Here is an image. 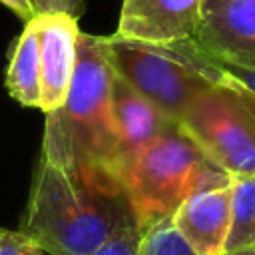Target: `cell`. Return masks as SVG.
Listing matches in <instances>:
<instances>
[{"label": "cell", "instance_id": "18", "mask_svg": "<svg viewBox=\"0 0 255 255\" xmlns=\"http://www.w3.org/2000/svg\"><path fill=\"white\" fill-rule=\"evenodd\" d=\"M8 10H12L18 18H22L24 20V24L28 22V20H32V14H30V10H28V6H26V2L24 0H0Z\"/></svg>", "mask_w": 255, "mask_h": 255}, {"label": "cell", "instance_id": "12", "mask_svg": "<svg viewBox=\"0 0 255 255\" xmlns=\"http://www.w3.org/2000/svg\"><path fill=\"white\" fill-rule=\"evenodd\" d=\"M229 191L231 221L223 253L255 245V175L229 177Z\"/></svg>", "mask_w": 255, "mask_h": 255}, {"label": "cell", "instance_id": "19", "mask_svg": "<svg viewBox=\"0 0 255 255\" xmlns=\"http://www.w3.org/2000/svg\"><path fill=\"white\" fill-rule=\"evenodd\" d=\"M223 255H255V245H249V247H241V249H235V251H227Z\"/></svg>", "mask_w": 255, "mask_h": 255}, {"label": "cell", "instance_id": "1", "mask_svg": "<svg viewBox=\"0 0 255 255\" xmlns=\"http://www.w3.org/2000/svg\"><path fill=\"white\" fill-rule=\"evenodd\" d=\"M112 78L104 36L80 32L76 68L64 104L46 114L42 155L84 175L116 183V128L112 118Z\"/></svg>", "mask_w": 255, "mask_h": 255}, {"label": "cell", "instance_id": "8", "mask_svg": "<svg viewBox=\"0 0 255 255\" xmlns=\"http://www.w3.org/2000/svg\"><path fill=\"white\" fill-rule=\"evenodd\" d=\"M38 38L40 52V74H42V102L44 114L58 110L68 94L72 74L76 68V46H78V20L70 16H36L32 18Z\"/></svg>", "mask_w": 255, "mask_h": 255}, {"label": "cell", "instance_id": "14", "mask_svg": "<svg viewBox=\"0 0 255 255\" xmlns=\"http://www.w3.org/2000/svg\"><path fill=\"white\" fill-rule=\"evenodd\" d=\"M143 231L137 227L133 217L122 221L112 235L92 253V255H139Z\"/></svg>", "mask_w": 255, "mask_h": 255}, {"label": "cell", "instance_id": "10", "mask_svg": "<svg viewBox=\"0 0 255 255\" xmlns=\"http://www.w3.org/2000/svg\"><path fill=\"white\" fill-rule=\"evenodd\" d=\"M112 118L118 141L114 165L133 155L173 126H179L116 74L112 78Z\"/></svg>", "mask_w": 255, "mask_h": 255}, {"label": "cell", "instance_id": "6", "mask_svg": "<svg viewBox=\"0 0 255 255\" xmlns=\"http://www.w3.org/2000/svg\"><path fill=\"white\" fill-rule=\"evenodd\" d=\"M193 40L219 64L255 68V0H201Z\"/></svg>", "mask_w": 255, "mask_h": 255}, {"label": "cell", "instance_id": "2", "mask_svg": "<svg viewBox=\"0 0 255 255\" xmlns=\"http://www.w3.org/2000/svg\"><path fill=\"white\" fill-rule=\"evenodd\" d=\"M128 217L118 183L86 179L40 155L20 231L50 255H92Z\"/></svg>", "mask_w": 255, "mask_h": 255}, {"label": "cell", "instance_id": "7", "mask_svg": "<svg viewBox=\"0 0 255 255\" xmlns=\"http://www.w3.org/2000/svg\"><path fill=\"white\" fill-rule=\"evenodd\" d=\"M199 4L201 0H124L116 36L151 44L191 40Z\"/></svg>", "mask_w": 255, "mask_h": 255}, {"label": "cell", "instance_id": "15", "mask_svg": "<svg viewBox=\"0 0 255 255\" xmlns=\"http://www.w3.org/2000/svg\"><path fill=\"white\" fill-rule=\"evenodd\" d=\"M32 18L36 16H70L78 20L84 14V0H24Z\"/></svg>", "mask_w": 255, "mask_h": 255}, {"label": "cell", "instance_id": "13", "mask_svg": "<svg viewBox=\"0 0 255 255\" xmlns=\"http://www.w3.org/2000/svg\"><path fill=\"white\" fill-rule=\"evenodd\" d=\"M139 255H197L171 225V219L159 221L143 231Z\"/></svg>", "mask_w": 255, "mask_h": 255}, {"label": "cell", "instance_id": "3", "mask_svg": "<svg viewBox=\"0 0 255 255\" xmlns=\"http://www.w3.org/2000/svg\"><path fill=\"white\" fill-rule=\"evenodd\" d=\"M112 177L124 191L141 231L171 219L191 193L229 183V175L213 165L179 126L118 161Z\"/></svg>", "mask_w": 255, "mask_h": 255}, {"label": "cell", "instance_id": "4", "mask_svg": "<svg viewBox=\"0 0 255 255\" xmlns=\"http://www.w3.org/2000/svg\"><path fill=\"white\" fill-rule=\"evenodd\" d=\"M104 44L114 74L177 124L197 96L229 78L193 38L151 44L112 34L104 36Z\"/></svg>", "mask_w": 255, "mask_h": 255}, {"label": "cell", "instance_id": "9", "mask_svg": "<svg viewBox=\"0 0 255 255\" xmlns=\"http://www.w3.org/2000/svg\"><path fill=\"white\" fill-rule=\"evenodd\" d=\"M229 221V183L191 193L171 215V225L197 255H223Z\"/></svg>", "mask_w": 255, "mask_h": 255}, {"label": "cell", "instance_id": "17", "mask_svg": "<svg viewBox=\"0 0 255 255\" xmlns=\"http://www.w3.org/2000/svg\"><path fill=\"white\" fill-rule=\"evenodd\" d=\"M231 76H235L239 82L249 86L255 92V68H241V66H231V64H221Z\"/></svg>", "mask_w": 255, "mask_h": 255}, {"label": "cell", "instance_id": "5", "mask_svg": "<svg viewBox=\"0 0 255 255\" xmlns=\"http://www.w3.org/2000/svg\"><path fill=\"white\" fill-rule=\"evenodd\" d=\"M179 128L229 177L255 175V92L235 76L197 96Z\"/></svg>", "mask_w": 255, "mask_h": 255}, {"label": "cell", "instance_id": "16", "mask_svg": "<svg viewBox=\"0 0 255 255\" xmlns=\"http://www.w3.org/2000/svg\"><path fill=\"white\" fill-rule=\"evenodd\" d=\"M0 255H46V251L20 229H0Z\"/></svg>", "mask_w": 255, "mask_h": 255}, {"label": "cell", "instance_id": "11", "mask_svg": "<svg viewBox=\"0 0 255 255\" xmlns=\"http://www.w3.org/2000/svg\"><path fill=\"white\" fill-rule=\"evenodd\" d=\"M4 86L8 94L26 108H38L42 102V74H40V52L34 22L24 24L22 34L18 36L8 66Z\"/></svg>", "mask_w": 255, "mask_h": 255}]
</instances>
